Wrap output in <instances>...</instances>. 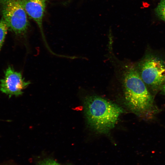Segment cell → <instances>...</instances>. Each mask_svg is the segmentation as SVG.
<instances>
[{
	"label": "cell",
	"instance_id": "cell-1",
	"mask_svg": "<svg viewBox=\"0 0 165 165\" xmlns=\"http://www.w3.org/2000/svg\"><path fill=\"white\" fill-rule=\"evenodd\" d=\"M84 113L89 126L100 134L108 133L123 112L116 104L97 96L87 97L84 102Z\"/></svg>",
	"mask_w": 165,
	"mask_h": 165
},
{
	"label": "cell",
	"instance_id": "cell-2",
	"mask_svg": "<svg viewBox=\"0 0 165 165\" xmlns=\"http://www.w3.org/2000/svg\"><path fill=\"white\" fill-rule=\"evenodd\" d=\"M124 66L122 78L126 104L135 114H145L153 108V98L136 67L130 64Z\"/></svg>",
	"mask_w": 165,
	"mask_h": 165
},
{
	"label": "cell",
	"instance_id": "cell-3",
	"mask_svg": "<svg viewBox=\"0 0 165 165\" xmlns=\"http://www.w3.org/2000/svg\"><path fill=\"white\" fill-rule=\"evenodd\" d=\"M0 10L8 30L18 35H26L29 23L18 0H0Z\"/></svg>",
	"mask_w": 165,
	"mask_h": 165
},
{
	"label": "cell",
	"instance_id": "cell-4",
	"mask_svg": "<svg viewBox=\"0 0 165 165\" xmlns=\"http://www.w3.org/2000/svg\"><path fill=\"white\" fill-rule=\"evenodd\" d=\"M140 75L145 83L155 89L165 82V63L155 56L146 57L139 64Z\"/></svg>",
	"mask_w": 165,
	"mask_h": 165
},
{
	"label": "cell",
	"instance_id": "cell-5",
	"mask_svg": "<svg viewBox=\"0 0 165 165\" xmlns=\"http://www.w3.org/2000/svg\"><path fill=\"white\" fill-rule=\"evenodd\" d=\"M4 74V78L0 81V90L9 97L21 95L22 90L31 83L25 81L21 72L15 71L11 66L8 67Z\"/></svg>",
	"mask_w": 165,
	"mask_h": 165
},
{
	"label": "cell",
	"instance_id": "cell-6",
	"mask_svg": "<svg viewBox=\"0 0 165 165\" xmlns=\"http://www.w3.org/2000/svg\"><path fill=\"white\" fill-rule=\"evenodd\" d=\"M27 14L35 22L45 42L42 28V19L47 0H18Z\"/></svg>",
	"mask_w": 165,
	"mask_h": 165
},
{
	"label": "cell",
	"instance_id": "cell-7",
	"mask_svg": "<svg viewBox=\"0 0 165 165\" xmlns=\"http://www.w3.org/2000/svg\"><path fill=\"white\" fill-rule=\"evenodd\" d=\"M8 30L7 23L3 17H2L0 20V50L4 43Z\"/></svg>",
	"mask_w": 165,
	"mask_h": 165
},
{
	"label": "cell",
	"instance_id": "cell-8",
	"mask_svg": "<svg viewBox=\"0 0 165 165\" xmlns=\"http://www.w3.org/2000/svg\"><path fill=\"white\" fill-rule=\"evenodd\" d=\"M156 14L165 22V0H161L155 9Z\"/></svg>",
	"mask_w": 165,
	"mask_h": 165
},
{
	"label": "cell",
	"instance_id": "cell-9",
	"mask_svg": "<svg viewBox=\"0 0 165 165\" xmlns=\"http://www.w3.org/2000/svg\"><path fill=\"white\" fill-rule=\"evenodd\" d=\"M38 165H60V164L53 160L46 159L39 161L38 163Z\"/></svg>",
	"mask_w": 165,
	"mask_h": 165
},
{
	"label": "cell",
	"instance_id": "cell-10",
	"mask_svg": "<svg viewBox=\"0 0 165 165\" xmlns=\"http://www.w3.org/2000/svg\"><path fill=\"white\" fill-rule=\"evenodd\" d=\"M163 90L164 93H165V82L163 85Z\"/></svg>",
	"mask_w": 165,
	"mask_h": 165
}]
</instances>
